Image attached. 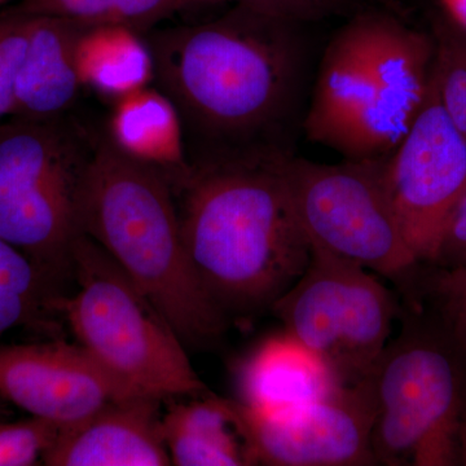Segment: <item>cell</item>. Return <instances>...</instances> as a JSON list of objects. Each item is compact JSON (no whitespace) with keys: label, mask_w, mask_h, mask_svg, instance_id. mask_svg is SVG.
Here are the masks:
<instances>
[{"label":"cell","mask_w":466,"mask_h":466,"mask_svg":"<svg viewBox=\"0 0 466 466\" xmlns=\"http://www.w3.org/2000/svg\"><path fill=\"white\" fill-rule=\"evenodd\" d=\"M299 26L235 5L216 20L144 34L153 87L175 110L188 167L289 152L284 134L305 72Z\"/></svg>","instance_id":"obj_1"},{"label":"cell","mask_w":466,"mask_h":466,"mask_svg":"<svg viewBox=\"0 0 466 466\" xmlns=\"http://www.w3.org/2000/svg\"><path fill=\"white\" fill-rule=\"evenodd\" d=\"M289 156L210 159L171 183L187 254L227 319L271 309L311 258L285 175Z\"/></svg>","instance_id":"obj_2"},{"label":"cell","mask_w":466,"mask_h":466,"mask_svg":"<svg viewBox=\"0 0 466 466\" xmlns=\"http://www.w3.org/2000/svg\"><path fill=\"white\" fill-rule=\"evenodd\" d=\"M76 223L157 306L184 345L207 348L223 336L228 319L187 254L170 179L109 134L96 137Z\"/></svg>","instance_id":"obj_3"},{"label":"cell","mask_w":466,"mask_h":466,"mask_svg":"<svg viewBox=\"0 0 466 466\" xmlns=\"http://www.w3.org/2000/svg\"><path fill=\"white\" fill-rule=\"evenodd\" d=\"M433 36L386 12L352 17L328 43L303 128L346 159L390 156L428 95Z\"/></svg>","instance_id":"obj_4"},{"label":"cell","mask_w":466,"mask_h":466,"mask_svg":"<svg viewBox=\"0 0 466 466\" xmlns=\"http://www.w3.org/2000/svg\"><path fill=\"white\" fill-rule=\"evenodd\" d=\"M76 291L55 311L104 370L144 395L208 394L170 321L106 250L78 233L70 251Z\"/></svg>","instance_id":"obj_5"},{"label":"cell","mask_w":466,"mask_h":466,"mask_svg":"<svg viewBox=\"0 0 466 466\" xmlns=\"http://www.w3.org/2000/svg\"><path fill=\"white\" fill-rule=\"evenodd\" d=\"M403 327L370 373L377 465H460L466 352L438 315H412Z\"/></svg>","instance_id":"obj_6"},{"label":"cell","mask_w":466,"mask_h":466,"mask_svg":"<svg viewBox=\"0 0 466 466\" xmlns=\"http://www.w3.org/2000/svg\"><path fill=\"white\" fill-rule=\"evenodd\" d=\"M96 137L69 116L0 125V238L58 289L72 275L79 195Z\"/></svg>","instance_id":"obj_7"},{"label":"cell","mask_w":466,"mask_h":466,"mask_svg":"<svg viewBox=\"0 0 466 466\" xmlns=\"http://www.w3.org/2000/svg\"><path fill=\"white\" fill-rule=\"evenodd\" d=\"M385 159L328 165L289 156L285 175L311 249L385 278L403 279L419 263L408 249L392 207Z\"/></svg>","instance_id":"obj_8"},{"label":"cell","mask_w":466,"mask_h":466,"mask_svg":"<svg viewBox=\"0 0 466 466\" xmlns=\"http://www.w3.org/2000/svg\"><path fill=\"white\" fill-rule=\"evenodd\" d=\"M271 311L342 385H354L375 370L400 308L372 272L311 249L305 271Z\"/></svg>","instance_id":"obj_9"},{"label":"cell","mask_w":466,"mask_h":466,"mask_svg":"<svg viewBox=\"0 0 466 466\" xmlns=\"http://www.w3.org/2000/svg\"><path fill=\"white\" fill-rule=\"evenodd\" d=\"M385 179L408 249L419 265H431L466 193V139L431 79L415 121L385 159Z\"/></svg>","instance_id":"obj_10"},{"label":"cell","mask_w":466,"mask_h":466,"mask_svg":"<svg viewBox=\"0 0 466 466\" xmlns=\"http://www.w3.org/2000/svg\"><path fill=\"white\" fill-rule=\"evenodd\" d=\"M235 401L236 421L253 465H377V404L370 376L280 415H257Z\"/></svg>","instance_id":"obj_11"},{"label":"cell","mask_w":466,"mask_h":466,"mask_svg":"<svg viewBox=\"0 0 466 466\" xmlns=\"http://www.w3.org/2000/svg\"><path fill=\"white\" fill-rule=\"evenodd\" d=\"M140 392L110 375L79 343L0 345V400L67 428Z\"/></svg>","instance_id":"obj_12"},{"label":"cell","mask_w":466,"mask_h":466,"mask_svg":"<svg viewBox=\"0 0 466 466\" xmlns=\"http://www.w3.org/2000/svg\"><path fill=\"white\" fill-rule=\"evenodd\" d=\"M162 400L137 395L110 401L84 421L64 428L42 465H173L162 433Z\"/></svg>","instance_id":"obj_13"},{"label":"cell","mask_w":466,"mask_h":466,"mask_svg":"<svg viewBox=\"0 0 466 466\" xmlns=\"http://www.w3.org/2000/svg\"><path fill=\"white\" fill-rule=\"evenodd\" d=\"M238 386V403L271 416L323 400L343 385L323 359L283 330L242 361Z\"/></svg>","instance_id":"obj_14"},{"label":"cell","mask_w":466,"mask_h":466,"mask_svg":"<svg viewBox=\"0 0 466 466\" xmlns=\"http://www.w3.org/2000/svg\"><path fill=\"white\" fill-rule=\"evenodd\" d=\"M29 42L16 85L14 116L60 118L81 91L79 47L88 29L47 16H30Z\"/></svg>","instance_id":"obj_15"},{"label":"cell","mask_w":466,"mask_h":466,"mask_svg":"<svg viewBox=\"0 0 466 466\" xmlns=\"http://www.w3.org/2000/svg\"><path fill=\"white\" fill-rule=\"evenodd\" d=\"M162 433L173 465H253L233 400L208 392L189 403L174 404L162 416Z\"/></svg>","instance_id":"obj_16"},{"label":"cell","mask_w":466,"mask_h":466,"mask_svg":"<svg viewBox=\"0 0 466 466\" xmlns=\"http://www.w3.org/2000/svg\"><path fill=\"white\" fill-rule=\"evenodd\" d=\"M116 100L109 137L134 157L164 171L171 183L179 179L188 164L179 121L167 97L146 86Z\"/></svg>","instance_id":"obj_17"},{"label":"cell","mask_w":466,"mask_h":466,"mask_svg":"<svg viewBox=\"0 0 466 466\" xmlns=\"http://www.w3.org/2000/svg\"><path fill=\"white\" fill-rule=\"evenodd\" d=\"M79 69L84 85L116 99L152 82L143 35L125 27L88 30L79 47Z\"/></svg>","instance_id":"obj_18"},{"label":"cell","mask_w":466,"mask_h":466,"mask_svg":"<svg viewBox=\"0 0 466 466\" xmlns=\"http://www.w3.org/2000/svg\"><path fill=\"white\" fill-rule=\"evenodd\" d=\"M188 7L189 0H15L2 11L63 18L88 30L125 27L144 35L165 18Z\"/></svg>","instance_id":"obj_19"},{"label":"cell","mask_w":466,"mask_h":466,"mask_svg":"<svg viewBox=\"0 0 466 466\" xmlns=\"http://www.w3.org/2000/svg\"><path fill=\"white\" fill-rule=\"evenodd\" d=\"M58 296L35 263L0 238V337L18 327L51 329Z\"/></svg>","instance_id":"obj_20"},{"label":"cell","mask_w":466,"mask_h":466,"mask_svg":"<svg viewBox=\"0 0 466 466\" xmlns=\"http://www.w3.org/2000/svg\"><path fill=\"white\" fill-rule=\"evenodd\" d=\"M433 42L431 81L451 121L466 139V30L441 26Z\"/></svg>","instance_id":"obj_21"},{"label":"cell","mask_w":466,"mask_h":466,"mask_svg":"<svg viewBox=\"0 0 466 466\" xmlns=\"http://www.w3.org/2000/svg\"><path fill=\"white\" fill-rule=\"evenodd\" d=\"M64 426L29 416L20 421L0 420V466H33L56 443Z\"/></svg>","instance_id":"obj_22"},{"label":"cell","mask_w":466,"mask_h":466,"mask_svg":"<svg viewBox=\"0 0 466 466\" xmlns=\"http://www.w3.org/2000/svg\"><path fill=\"white\" fill-rule=\"evenodd\" d=\"M30 16L0 11V125L14 116L16 85L27 42Z\"/></svg>","instance_id":"obj_23"},{"label":"cell","mask_w":466,"mask_h":466,"mask_svg":"<svg viewBox=\"0 0 466 466\" xmlns=\"http://www.w3.org/2000/svg\"><path fill=\"white\" fill-rule=\"evenodd\" d=\"M431 293L438 299V312L447 329L466 352V267H435Z\"/></svg>","instance_id":"obj_24"},{"label":"cell","mask_w":466,"mask_h":466,"mask_svg":"<svg viewBox=\"0 0 466 466\" xmlns=\"http://www.w3.org/2000/svg\"><path fill=\"white\" fill-rule=\"evenodd\" d=\"M189 2H191V7L235 3V5H244L272 16L306 24L332 16L336 12L341 11L350 0H189Z\"/></svg>","instance_id":"obj_25"},{"label":"cell","mask_w":466,"mask_h":466,"mask_svg":"<svg viewBox=\"0 0 466 466\" xmlns=\"http://www.w3.org/2000/svg\"><path fill=\"white\" fill-rule=\"evenodd\" d=\"M466 253V193L451 214L431 266L452 268Z\"/></svg>","instance_id":"obj_26"},{"label":"cell","mask_w":466,"mask_h":466,"mask_svg":"<svg viewBox=\"0 0 466 466\" xmlns=\"http://www.w3.org/2000/svg\"><path fill=\"white\" fill-rule=\"evenodd\" d=\"M453 24L466 30V0H441Z\"/></svg>","instance_id":"obj_27"},{"label":"cell","mask_w":466,"mask_h":466,"mask_svg":"<svg viewBox=\"0 0 466 466\" xmlns=\"http://www.w3.org/2000/svg\"><path fill=\"white\" fill-rule=\"evenodd\" d=\"M460 465H466V415L460 433Z\"/></svg>","instance_id":"obj_28"},{"label":"cell","mask_w":466,"mask_h":466,"mask_svg":"<svg viewBox=\"0 0 466 466\" xmlns=\"http://www.w3.org/2000/svg\"><path fill=\"white\" fill-rule=\"evenodd\" d=\"M376 2L381 3V5L390 8L391 11H397L398 5L394 2V0H376Z\"/></svg>","instance_id":"obj_29"},{"label":"cell","mask_w":466,"mask_h":466,"mask_svg":"<svg viewBox=\"0 0 466 466\" xmlns=\"http://www.w3.org/2000/svg\"><path fill=\"white\" fill-rule=\"evenodd\" d=\"M3 403H5V401L0 400V420L7 419V410H5V404Z\"/></svg>","instance_id":"obj_30"},{"label":"cell","mask_w":466,"mask_h":466,"mask_svg":"<svg viewBox=\"0 0 466 466\" xmlns=\"http://www.w3.org/2000/svg\"><path fill=\"white\" fill-rule=\"evenodd\" d=\"M12 2H15V0H0V11H2L3 8L7 7L8 5H11Z\"/></svg>","instance_id":"obj_31"},{"label":"cell","mask_w":466,"mask_h":466,"mask_svg":"<svg viewBox=\"0 0 466 466\" xmlns=\"http://www.w3.org/2000/svg\"><path fill=\"white\" fill-rule=\"evenodd\" d=\"M455 267H466V253L461 257V259L459 260L458 265ZM455 267H452V268H455Z\"/></svg>","instance_id":"obj_32"}]
</instances>
